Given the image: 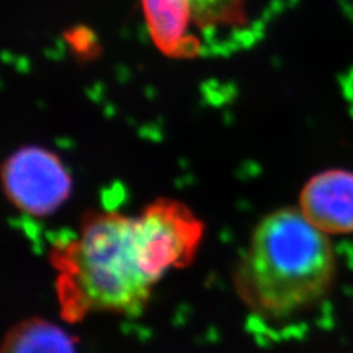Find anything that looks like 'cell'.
Listing matches in <instances>:
<instances>
[{
    "mask_svg": "<svg viewBox=\"0 0 353 353\" xmlns=\"http://www.w3.org/2000/svg\"><path fill=\"white\" fill-rule=\"evenodd\" d=\"M54 296L65 323L94 315H140L167 277L140 234L136 216L92 212L72 239L50 250Z\"/></svg>",
    "mask_w": 353,
    "mask_h": 353,
    "instance_id": "obj_1",
    "label": "cell"
},
{
    "mask_svg": "<svg viewBox=\"0 0 353 353\" xmlns=\"http://www.w3.org/2000/svg\"><path fill=\"white\" fill-rule=\"evenodd\" d=\"M337 263L325 233L301 209L284 208L256 225L236 268L241 302L263 318H287L306 311L330 292Z\"/></svg>",
    "mask_w": 353,
    "mask_h": 353,
    "instance_id": "obj_2",
    "label": "cell"
},
{
    "mask_svg": "<svg viewBox=\"0 0 353 353\" xmlns=\"http://www.w3.org/2000/svg\"><path fill=\"white\" fill-rule=\"evenodd\" d=\"M5 193L27 214L44 216L68 199L71 179L57 154L40 148L14 153L2 168Z\"/></svg>",
    "mask_w": 353,
    "mask_h": 353,
    "instance_id": "obj_3",
    "label": "cell"
},
{
    "mask_svg": "<svg viewBox=\"0 0 353 353\" xmlns=\"http://www.w3.org/2000/svg\"><path fill=\"white\" fill-rule=\"evenodd\" d=\"M301 212L327 236L353 233V172L328 170L312 176L301 193Z\"/></svg>",
    "mask_w": 353,
    "mask_h": 353,
    "instance_id": "obj_4",
    "label": "cell"
},
{
    "mask_svg": "<svg viewBox=\"0 0 353 353\" xmlns=\"http://www.w3.org/2000/svg\"><path fill=\"white\" fill-rule=\"evenodd\" d=\"M152 39L171 58H194L201 39L193 32L190 0H141Z\"/></svg>",
    "mask_w": 353,
    "mask_h": 353,
    "instance_id": "obj_5",
    "label": "cell"
},
{
    "mask_svg": "<svg viewBox=\"0 0 353 353\" xmlns=\"http://www.w3.org/2000/svg\"><path fill=\"white\" fill-rule=\"evenodd\" d=\"M0 353H77L68 331L44 318L17 323L0 341Z\"/></svg>",
    "mask_w": 353,
    "mask_h": 353,
    "instance_id": "obj_6",
    "label": "cell"
},
{
    "mask_svg": "<svg viewBox=\"0 0 353 353\" xmlns=\"http://www.w3.org/2000/svg\"><path fill=\"white\" fill-rule=\"evenodd\" d=\"M246 0H190L194 27L205 36L246 24Z\"/></svg>",
    "mask_w": 353,
    "mask_h": 353,
    "instance_id": "obj_7",
    "label": "cell"
}]
</instances>
